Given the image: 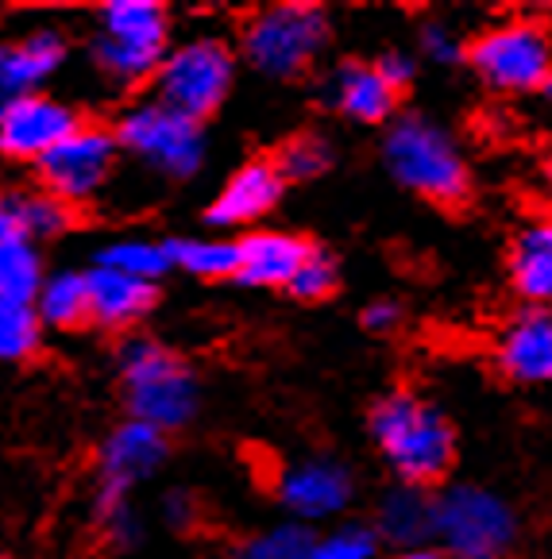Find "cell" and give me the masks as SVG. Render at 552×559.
I'll list each match as a JSON object with an SVG mask.
<instances>
[{
    "mask_svg": "<svg viewBox=\"0 0 552 559\" xmlns=\"http://www.w3.org/2000/svg\"><path fill=\"white\" fill-rule=\"evenodd\" d=\"M282 190H286V181L279 178L271 158H256V163L239 166V170L232 174L228 186H224L213 205H209L205 221L213 224V228H236V224L259 221V216L279 205Z\"/></svg>",
    "mask_w": 552,
    "mask_h": 559,
    "instance_id": "14",
    "label": "cell"
},
{
    "mask_svg": "<svg viewBox=\"0 0 552 559\" xmlns=\"http://www.w3.org/2000/svg\"><path fill=\"white\" fill-rule=\"evenodd\" d=\"M387 166L428 205L460 213L471 201V174L456 143L421 116H402L387 135Z\"/></svg>",
    "mask_w": 552,
    "mask_h": 559,
    "instance_id": "2",
    "label": "cell"
},
{
    "mask_svg": "<svg viewBox=\"0 0 552 559\" xmlns=\"http://www.w3.org/2000/svg\"><path fill=\"white\" fill-rule=\"evenodd\" d=\"M166 455V440L158 428L151 425H140V420H128V425H120L108 437L105 444V490H101V513H105L108 521H120L125 518V493L132 483H140L143 475H151V471L163 463Z\"/></svg>",
    "mask_w": 552,
    "mask_h": 559,
    "instance_id": "12",
    "label": "cell"
},
{
    "mask_svg": "<svg viewBox=\"0 0 552 559\" xmlns=\"http://www.w3.org/2000/svg\"><path fill=\"white\" fill-rule=\"evenodd\" d=\"M379 536L402 548H418L433 536V498L418 486H398L379 506Z\"/></svg>",
    "mask_w": 552,
    "mask_h": 559,
    "instance_id": "21",
    "label": "cell"
},
{
    "mask_svg": "<svg viewBox=\"0 0 552 559\" xmlns=\"http://www.w3.org/2000/svg\"><path fill=\"white\" fill-rule=\"evenodd\" d=\"M39 317L55 329H82L90 324V289L85 274H55L39 286Z\"/></svg>",
    "mask_w": 552,
    "mask_h": 559,
    "instance_id": "22",
    "label": "cell"
},
{
    "mask_svg": "<svg viewBox=\"0 0 552 559\" xmlns=\"http://www.w3.org/2000/svg\"><path fill=\"white\" fill-rule=\"evenodd\" d=\"M171 266L198 274V278H236V243L221 239H174L166 243Z\"/></svg>",
    "mask_w": 552,
    "mask_h": 559,
    "instance_id": "23",
    "label": "cell"
},
{
    "mask_svg": "<svg viewBox=\"0 0 552 559\" xmlns=\"http://www.w3.org/2000/svg\"><path fill=\"white\" fill-rule=\"evenodd\" d=\"M97 67L116 82H140L163 67L166 16L151 0H113L101 9Z\"/></svg>",
    "mask_w": 552,
    "mask_h": 559,
    "instance_id": "7",
    "label": "cell"
},
{
    "mask_svg": "<svg viewBox=\"0 0 552 559\" xmlns=\"http://www.w3.org/2000/svg\"><path fill=\"white\" fill-rule=\"evenodd\" d=\"M510 282L529 305H552V224H533L510 247Z\"/></svg>",
    "mask_w": 552,
    "mask_h": 559,
    "instance_id": "20",
    "label": "cell"
},
{
    "mask_svg": "<svg viewBox=\"0 0 552 559\" xmlns=\"http://www.w3.org/2000/svg\"><path fill=\"white\" fill-rule=\"evenodd\" d=\"M332 97H337V108L348 120H360V123L390 120L398 100H402L379 78L375 62H344L337 70V78H332Z\"/></svg>",
    "mask_w": 552,
    "mask_h": 559,
    "instance_id": "18",
    "label": "cell"
},
{
    "mask_svg": "<svg viewBox=\"0 0 552 559\" xmlns=\"http://www.w3.org/2000/svg\"><path fill=\"white\" fill-rule=\"evenodd\" d=\"M120 374H125L128 409L140 425L166 432V428H181L198 409V382L190 367L151 340H132L125 347Z\"/></svg>",
    "mask_w": 552,
    "mask_h": 559,
    "instance_id": "3",
    "label": "cell"
},
{
    "mask_svg": "<svg viewBox=\"0 0 552 559\" xmlns=\"http://www.w3.org/2000/svg\"><path fill=\"white\" fill-rule=\"evenodd\" d=\"M433 536L448 559H503L518 536L510 506L475 486H448L433 498Z\"/></svg>",
    "mask_w": 552,
    "mask_h": 559,
    "instance_id": "4",
    "label": "cell"
},
{
    "mask_svg": "<svg viewBox=\"0 0 552 559\" xmlns=\"http://www.w3.org/2000/svg\"><path fill=\"white\" fill-rule=\"evenodd\" d=\"M39 347V317L32 305L0 301V359H27Z\"/></svg>",
    "mask_w": 552,
    "mask_h": 559,
    "instance_id": "26",
    "label": "cell"
},
{
    "mask_svg": "<svg viewBox=\"0 0 552 559\" xmlns=\"http://www.w3.org/2000/svg\"><path fill=\"white\" fill-rule=\"evenodd\" d=\"M314 243L286 231H256L236 243V278L248 286H279L286 289Z\"/></svg>",
    "mask_w": 552,
    "mask_h": 559,
    "instance_id": "15",
    "label": "cell"
},
{
    "mask_svg": "<svg viewBox=\"0 0 552 559\" xmlns=\"http://www.w3.org/2000/svg\"><path fill=\"white\" fill-rule=\"evenodd\" d=\"M282 181H309L317 174H325L332 166V151L321 135H294L290 143H282V151L271 158Z\"/></svg>",
    "mask_w": 552,
    "mask_h": 559,
    "instance_id": "25",
    "label": "cell"
},
{
    "mask_svg": "<svg viewBox=\"0 0 552 559\" xmlns=\"http://www.w3.org/2000/svg\"><path fill=\"white\" fill-rule=\"evenodd\" d=\"M20 221H24L27 239L32 236H58L70 224V205L55 201L50 193H16Z\"/></svg>",
    "mask_w": 552,
    "mask_h": 559,
    "instance_id": "29",
    "label": "cell"
},
{
    "mask_svg": "<svg viewBox=\"0 0 552 559\" xmlns=\"http://www.w3.org/2000/svg\"><path fill=\"white\" fill-rule=\"evenodd\" d=\"M372 437L387 463L398 471L406 486H428L445 483L456 467V428L437 405H428L425 397L410 394V390H395V394L379 397L372 405Z\"/></svg>",
    "mask_w": 552,
    "mask_h": 559,
    "instance_id": "1",
    "label": "cell"
},
{
    "mask_svg": "<svg viewBox=\"0 0 552 559\" xmlns=\"http://www.w3.org/2000/svg\"><path fill=\"white\" fill-rule=\"evenodd\" d=\"M375 551H379V536L372 528L348 525L329 536H317L314 559H375Z\"/></svg>",
    "mask_w": 552,
    "mask_h": 559,
    "instance_id": "31",
    "label": "cell"
},
{
    "mask_svg": "<svg viewBox=\"0 0 552 559\" xmlns=\"http://www.w3.org/2000/svg\"><path fill=\"white\" fill-rule=\"evenodd\" d=\"M317 536L305 525H282L271 528L267 536H259L248 548L251 559H314Z\"/></svg>",
    "mask_w": 552,
    "mask_h": 559,
    "instance_id": "30",
    "label": "cell"
},
{
    "mask_svg": "<svg viewBox=\"0 0 552 559\" xmlns=\"http://www.w3.org/2000/svg\"><path fill=\"white\" fill-rule=\"evenodd\" d=\"M402 559H448L445 551H433V548H413V551H406Z\"/></svg>",
    "mask_w": 552,
    "mask_h": 559,
    "instance_id": "35",
    "label": "cell"
},
{
    "mask_svg": "<svg viewBox=\"0 0 552 559\" xmlns=\"http://www.w3.org/2000/svg\"><path fill=\"white\" fill-rule=\"evenodd\" d=\"M402 324V309L395 301H375L363 309V329L367 332H395Z\"/></svg>",
    "mask_w": 552,
    "mask_h": 559,
    "instance_id": "33",
    "label": "cell"
},
{
    "mask_svg": "<svg viewBox=\"0 0 552 559\" xmlns=\"http://www.w3.org/2000/svg\"><path fill=\"white\" fill-rule=\"evenodd\" d=\"M425 47L433 58H463V50L456 47V43L448 39V32H441V27H425Z\"/></svg>",
    "mask_w": 552,
    "mask_h": 559,
    "instance_id": "34",
    "label": "cell"
},
{
    "mask_svg": "<svg viewBox=\"0 0 552 559\" xmlns=\"http://www.w3.org/2000/svg\"><path fill=\"white\" fill-rule=\"evenodd\" d=\"M39 294V255L32 251L27 239L0 243V301L32 305Z\"/></svg>",
    "mask_w": 552,
    "mask_h": 559,
    "instance_id": "24",
    "label": "cell"
},
{
    "mask_svg": "<svg viewBox=\"0 0 552 559\" xmlns=\"http://www.w3.org/2000/svg\"><path fill=\"white\" fill-rule=\"evenodd\" d=\"M544 90H549V93H552V78H549V85H544Z\"/></svg>",
    "mask_w": 552,
    "mask_h": 559,
    "instance_id": "38",
    "label": "cell"
},
{
    "mask_svg": "<svg viewBox=\"0 0 552 559\" xmlns=\"http://www.w3.org/2000/svg\"><path fill=\"white\" fill-rule=\"evenodd\" d=\"M74 128H78V116L50 97L27 93V97L0 100V155L9 158H35L39 163Z\"/></svg>",
    "mask_w": 552,
    "mask_h": 559,
    "instance_id": "11",
    "label": "cell"
},
{
    "mask_svg": "<svg viewBox=\"0 0 552 559\" xmlns=\"http://www.w3.org/2000/svg\"><path fill=\"white\" fill-rule=\"evenodd\" d=\"M495 362L510 382H552V309H521L495 344Z\"/></svg>",
    "mask_w": 552,
    "mask_h": 559,
    "instance_id": "13",
    "label": "cell"
},
{
    "mask_svg": "<svg viewBox=\"0 0 552 559\" xmlns=\"http://www.w3.org/2000/svg\"><path fill=\"white\" fill-rule=\"evenodd\" d=\"M85 289H90V321L105 324V329L140 321L158 297L155 282L108 271V266H97L93 274H85Z\"/></svg>",
    "mask_w": 552,
    "mask_h": 559,
    "instance_id": "17",
    "label": "cell"
},
{
    "mask_svg": "<svg viewBox=\"0 0 552 559\" xmlns=\"http://www.w3.org/2000/svg\"><path fill=\"white\" fill-rule=\"evenodd\" d=\"M155 74L158 100L201 123L228 97L236 62H232V50L221 39H193L174 50Z\"/></svg>",
    "mask_w": 552,
    "mask_h": 559,
    "instance_id": "8",
    "label": "cell"
},
{
    "mask_svg": "<svg viewBox=\"0 0 552 559\" xmlns=\"http://www.w3.org/2000/svg\"><path fill=\"white\" fill-rule=\"evenodd\" d=\"M329 43V20L314 4H279L244 27V55L271 78H297Z\"/></svg>",
    "mask_w": 552,
    "mask_h": 559,
    "instance_id": "6",
    "label": "cell"
},
{
    "mask_svg": "<svg viewBox=\"0 0 552 559\" xmlns=\"http://www.w3.org/2000/svg\"><path fill=\"white\" fill-rule=\"evenodd\" d=\"M375 70H379V78L398 93V97H402V90L413 82V58H406L402 50H387V55L375 62Z\"/></svg>",
    "mask_w": 552,
    "mask_h": 559,
    "instance_id": "32",
    "label": "cell"
},
{
    "mask_svg": "<svg viewBox=\"0 0 552 559\" xmlns=\"http://www.w3.org/2000/svg\"><path fill=\"white\" fill-rule=\"evenodd\" d=\"M290 297L297 301H329L332 294L340 289V271H337V259L321 247H314L305 263L297 266V274L290 278Z\"/></svg>",
    "mask_w": 552,
    "mask_h": 559,
    "instance_id": "28",
    "label": "cell"
},
{
    "mask_svg": "<svg viewBox=\"0 0 552 559\" xmlns=\"http://www.w3.org/2000/svg\"><path fill=\"white\" fill-rule=\"evenodd\" d=\"M279 498L297 518H329L352 498V475L337 463H302L279 478Z\"/></svg>",
    "mask_w": 552,
    "mask_h": 559,
    "instance_id": "16",
    "label": "cell"
},
{
    "mask_svg": "<svg viewBox=\"0 0 552 559\" xmlns=\"http://www.w3.org/2000/svg\"><path fill=\"white\" fill-rule=\"evenodd\" d=\"M232 559H251V556H248V551H244V556H232Z\"/></svg>",
    "mask_w": 552,
    "mask_h": 559,
    "instance_id": "36",
    "label": "cell"
},
{
    "mask_svg": "<svg viewBox=\"0 0 552 559\" xmlns=\"http://www.w3.org/2000/svg\"><path fill=\"white\" fill-rule=\"evenodd\" d=\"M120 147H128L132 155L148 158L155 170L186 178L201 166L205 158V140H201V123L190 116L174 112L163 100L151 105H136L125 120L116 123L113 135Z\"/></svg>",
    "mask_w": 552,
    "mask_h": 559,
    "instance_id": "9",
    "label": "cell"
},
{
    "mask_svg": "<svg viewBox=\"0 0 552 559\" xmlns=\"http://www.w3.org/2000/svg\"><path fill=\"white\" fill-rule=\"evenodd\" d=\"M62 55H67V47L50 32L0 47V97H27L43 78L55 74Z\"/></svg>",
    "mask_w": 552,
    "mask_h": 559,
    "instance_id": "19",
    "label": "cell"
},
{
    "mask_svg": "<svg viewBox=\"0 0 552 559\" xmlns=\"http://www.w3.org/2000/svg\"><path fill=\"white\" fill-rule=\"evenodd\" d=\"M97 263L108 266V271L143 278V282H155L163 271H171L166 247H155V243H113L108 251H101Z\"/></svg>",
    "mask_w": 552,
    "mask_h": 559,
    "instance_id": "27",
    "label": "cell"
},
{
    "mask_svg": "<svg viewBox=\"0 0 552 559\" xmlns=\"http://www.w3.org/2000/svg\"><path fill=\"white\" fill-rule=\"evenodd\" d=\"M463 58L498 93H533L552 78V39L537 20H514L475 35L463 47Z\"/></svg>",
    "mask_w": 552,
    "mask_h": 559,
    "instance_id": "5",
    "label": "cell"
},
{
    "mask_svg": "<svg viewBox=\"0 0 552 559\" xmlns=\"http://www.w3.org/2000/svg\"><path fill=\"white\" fill-rule=\"evenodd\" d=\"M113 163H116L113 135H108L105 128H82V123H78L67 140L39 158L43 190L55 201H62V205L85 201L108 181Z\"/></svg>",
    "mask_w": 552,
    "mask_h": 559,
    "instance_id": "10",
    "label": "cell"
},
{
    "mask_svg": "<svg viewBox=\"0 0 552 559\" xmlns=\"http://www.w3.org/2000/svg\"><path fill=\"white\" fill-rule=\"evenodd\" d=\"M549 181H552V158H549Z\"/></svg>",
    "mask_w": 552,
    "mask_h": 559,
    "instance_id": "37",
    "label": "cell"
}]
</instances>
